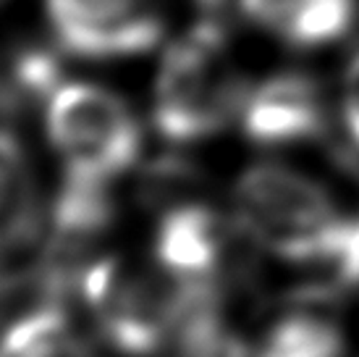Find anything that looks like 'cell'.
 Returning <instances> with one entry per match:
<instances>
[{
  "label": "cell",
  "instance_id": "cell-12",
  "mask_svg": "<svg viewBox=\"0 0 359 357\" xmlns=\"http://www.w3.org/2000/svg\"><path fill=\"white\" fill-rule=\"evenodd\" d=\"M333 284L341 289H359V216L346 219L336 252L328 263Z\"/></svg>",
  "mask_w": 359,
  "mask_h": 357
},
{
  "label": "cell",
  "instance_id": "cell-6",
  "mask_svg": "<svg viewBox=\"0 0 359 357\" xmlns=\"http://www.w3.org/2000/svg\"><path fill=\"white\" fill-rule=\"evenodd\" d=\"M233 237L229 221L208 205H173L160 216L155 231L160 273L187 292L218 289L233 268Z\"/></svg>",
  "mask_w": 359,
  "mask_h": 357
},
{
  "label": "cell",
  "instance_id": "cell-2",
  "mask_svg": "<svg viewBox=\"0 0 359 357\" xmlns=\"http://www.w3.org/2000/svg\"><path fill=\"white\" fill-rule=\"evenodd\" d=\"M233 223L252 245L276 258L328 266L346 216L318 181L265 163L244 171L236 181Z\"/></svg>",
  "mask_w": 359,
  "mask_h": 357
},
{
  "label": "cell",
  "instance_id": "cell-3",
  "mask_svg": "<svg viewBox=\"0 0 359 357\" xmlns=\"http://www.w3.org/2000/svg\"><path fill=\"white\" fill-rule=\"evenodd\" d=\"M48 137L69 176L110 184L137 160L140 121L123 100L97 84L60 82L48 98Z\"/></svg>",
  "mask_w": 359,
  "mask_h": 357
},
{
  "label": "cell",
  "instance_id": "cell-4",
  "mask_svg": "<svg viewBox=\"0 0 359 357\" xmlns=\"http://www.w3.org/2000/svg\"><path fill=\"white\" fill-rule=\"evenodd\" d=\"M81 294L100 337L121 355L147 357L176 334L181 289L165 273L155 278L105 258L84 268Z\"/></svg>",
  "mask_w": 359,
  "mask_h": 357
},
{
  "label": "cell",
  "instance_id": "cell-7",
  "mask_svg": "<svg viewBox=\"0 0 359 357\" xmlns=\"http://www.w3.org/2000/svg\"><path fill=\"white\" fill-rule=\"evenodd\" d=\"M239 121L252 145L289 148L323 134L325 100L312 77L280 71L259 82L257 87H250Z\"/></svg>",
  "mask_w": 359,
  "mask_h": 357
},
{
  "label": "cell",
  "instance_id": "cell-14",
  "mask_svg": "<svg viewBox=\"0 0 359 357\" xmlns=\"http://www.w3.org/2000/svg\"><path fill=\"white\" fill-rule=\"evenodd\" d=\"M16 100L11 95V87L6 79H0V113H11V110H16Z\"/></svg>",
  "mask_w": 359,
  "mask_h": 357
},
{
  "label": "cell",
  "instance_id": "cell-1",
  "mask_svg": "<svg viewBox=\"0 0 359 357\" xmlns=\"http://www.w3.org/2000/svg\"><path fill=\"white\" fill-rule=\"evenodd\" d=\"M247 92L226 32L215 16H205L165 53L155 82L152 119L168 142L191 145L239 119Z\"/></svg>",
  "mask_w": 359,
  "mask_h": 357
},
{
  "label": "cell",
  "instance_id": "cell-10",
  "mask_svg": "<svg viewBox=\"0 0 359 357\" xmlns=\"http://www.w3.org/2000/svg\"><path fill=\"white\" fill-rule=\"evenodd\" d=\"M40 231V197L19 137L0 129V255L27 247Z\"/></svg>",
  "mask_w": 359,
  "mask_h": 357
},
{
  "label": "cell",
  "instance_id": "cell-5",
  "mask_svg": "<svg viewBox=\"0 0 359 357\" xmlns=\"http://www.w3.org/2000/svg\"><path fill=\"white\" fill-rule=\"evenodd\" d=\"M55 42L69 56L116 60L152 50L163 37V0H45Z\"/></svg>",
  "mask_w": 359,
  "mask_h": 357
},
{
  "label": "cell",
  "instance_id": "cell-13",
  "mask_svg": "<svg viewBox=\"0 0 359 357\" xmlns=\"http://www.w3.org/2000/svg\"><path fill=\"white\" fill-rule=\"evenodd\" d=\"M341 119L346 126L351 145L359 150V50L349 60L344 74V89H341Z\"/></svg>",
  "mask_w": 359,
  "mask_h": 357
},
{
  "label": "cell",
  "instance_id": "cell-11",
  "mask_svg": "<svg viewBox=\"0 0 359 357\" xmlns=\"http://www.w3.org/2000/svg\"><path fill=\"white\" fill-rule=\"evenodd\" d=\"M0 357H87L63 302L0 318Z\"/></svg>",
  "mask_w": 359,
  "mask_h": 357
},
{
  "label": "cell",
  "instance_id": "cell-8",
  "mask_svg": "<svg viewBox=\"0 0 359 357\" xmlns=\"http://www.w3.org/2000/svg\"><path fill=\"white\" fill-rule=\"evenodd\" d=\"M241 16L291 48H323L344 40L359 0H236Z\"/></svg>",
  "mask_w": 359,
  "mask_h": 357
},
{
  "label": "cell",
  "instance_id": "cell-9",
  "mask_svg": "<svg viewBox=\"0 0 359 357\" xmlns=\"http://www.w3.org/2000/svg\"><path fill=\"white\" fill-rule=\"evenodd\" d=\"M328 294L315 292L273 318L250 357H344V331L333 313L323 308Z\"/></svg>",
  "mask_w": 359,
  "mask_h": 357
}]
</instances>
